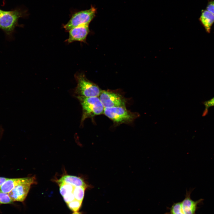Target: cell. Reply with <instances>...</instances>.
<instances>
[{"label":"cell","mask_w":214,"mask_h":214,"mask_svg":"<svg viewBox=\"0 0 214 214\" xmlns=\"http://www.w3.org/2000/svg\"><path fill=\"white\" fill-rule=\"evenodd\" d=\"M76 97L80 102L82 108L81 126L87 118H92L103 114L104 107L98 97H86L77 96Z\"/></svg>","instance_id":"6da1fadb"},{"label":"cell","mask_w":214,"mask_h":214,"mask_svg":"<svg viewBox=\"0 0 214 214\" xmlns=\"http://www.w3.org/2000/svg\"><path fill=\"white\" fill-rule=\"evenodd\" d=\"M194 189L186 190L184 199L181 202H174L170 207H167L169 211L164 214H196L201 201L199 199L194 201L191 199V194Z\"/></svg>","instance_id":"7a4b0ae2"},{"label":"cell","mask_w":214,"mask_h":214,"mask_svg":"<svg viewBox=\"0 0 214 214\" xmlns=\"http://www.w3.org/2000/svg\"><path fill=\"white\" fill-rule=\"evenodd\" d=\"M103 114L116 125L131 124L140 116L138 112L128 110L126 106L104 108Z\"/></svg>","instance_id":"3957f363"},{"label":"cell","mask_w":214,"mask_h":214,"mask_svg":"<svg viewBox=\"0 0 214 214\" xmlns=\"http://www.w3.org/2000/svg\"><path fill=\"white\" fill-rule=\"evenodd\" d=\"M77 85L74 90L76 96L98 97L101 90L97 84L88 80L83 73L75 75Z\"/></svg>","instance_id":"277c9868"},{"label":"cell","mask_w":214,"mask_h":214,"mask_svg":"<svg viewBox=\"0 0 214 214\" xmlns=\"http://www.w3.org/2000/svg\"><path fill=\"white\" fill-rule=\"evenodd\" d=\"M96 11L95 8L92 7L89 10L75 13L64 26V29L69 31L71 29L78 26L89 25L95 16Z\"/></svg>","instance_id":"5b68a950"},{"label":"cell","mask_w":214,"mask_h":214,"mask_svg":"<svg viewBox=\"0 0 214 214\" xmlns=\"http://www.w3.org/2000/svg\"><path fill=\"white\" fill-rule=\"evenodd\" d=\"M98 97L104 108L126 106V99L122 95L117 92L101 90Z\"/></svg>","instance_id":"8992f818"},{"label":"cell","mask_w":214,"mask_h":214,"mask_svg":"<svg viewBox=\"0 0 214 214\" xmlns=\"http://www.w3.org/2000/svg\"><path fill=\"white\" fill-rule=\"evenodd\" d=\"M21 15V13L17 10L3 11L0 15V28L7 33H11Z\"/></svg>","instance_id":"52a82bcc"},{"label":"cell","mask_w":214,"mask_h":214,"mask_svg":"<svg viewBox=\"0 0 214 214\" xmlns=\"http://www.w3.org/2000/svg\"><path fill=\"white\" fill-rule=\"evenodd\" d=\"M35 178L30 177L28 180L15 187L8 194L12 201L23 202L29 193L31 185L35 182Z\"/></svg>","instance_id":"ba28073f"},{"label":"cell","mask_w":214,"mask_h":214,"mask_svg":"<svg viewBox=\"0 0 214 214\" xmlns=\"http://www.w3.org/2000/svg\"><path fill=\"white\" fill-rule=\"evenodd\" d=\"M68 43L75 41L85 42L89 33V25H83L74 27L69 31Z\"/></svg>","instance_id":"9c48e42d"},{"label":"cell","mask_w":214,"mask_h":214,"mask_svg":"<svg viewBox=\"0 0 214 214\" xmlns=\"http://www.w3.org/2000/svg\"><path fill=\"white\" fill-rule=\"evenodd\" d=\"M30 177L17 178H7L0 188V191L9 193L18 184L29 179Z\"/></svg>","instance_id":"30bf717a"},{"label":"cell","mask_w":214,"mask_h":214,"mask_svg":"<svg viewBox=\"0 0 214 214\" xmlns=\"http://www.w3.org/2000/svg\"><path fill=\"white\" fill-rule=\"evenodd\" d=\"M57 182L58 184L66 183L75 187H82L85 188L88 187V185L82 179L72 175H64L58 180Z\"/></svg>","instance_id":"8fae6325"},{"label":"cell","mask_w":214,"mask_h":214,"mask_svg":"<svg viewBox=\"0 0 214 214\" xmlns=\"http://www.w3.org/2000/svg\"><path fill=\"white\" fill-rule=\"evenodd\" d=\"M199 19L206 32L209 33L214 22V15L207 10H203Z\"/></svg>","instance_id":"7c38bea8"},{"label":"cell","mask_w":214,"mask_h":214,"mask_svg":"<svg viewBox=\"0 0 214 214\" xmlns=\"http://www.w3.org/2000/svg\"><path fill=\"white\" fill-rule=\"evenodd\" d=\"M59 185L60 193L62 197L67 193L73 192L75 187L72 185L66 183H61Z\"/></svg>","instance_id":"4fadbf2b"},{"label":"cell","mask_w":214,"mask_h":214,"mask_svg":"<svg viewBox=\"0 0 214 214\" xmlns=\"http://www.w3.org/2000/svg\"><path fill=\"white\" fill-rule=\"evenodd\" d=\"M86 188L82 187L75 186L73 193L75 199L82 202Z\"/></svg>","instance_id":"5bb4252c"},{"label":"cell","mask_w":214,"mask_h":214,"mask_svg":"<svg viewBox=\"0 0 214 214\" xmlns=\"http://www.w3.org/2000/svg\"><path fill=\"white\" fill-rule=\"evenodd\" d=\"M82 202L76 199L67 203L69 208L72 211L75 212L78 211L80 208Z\"/></svg>","instance_id":"9a60e30c"},{"label":"cell","mask_w":214,"mask_h":214,"mask_svg":"<svg viewBox=\"0 0 214 214\" xmlns=\"http://www.w3.org/2000/svg\"><path fill=\"white\" fill-rule=\"evenodd\" d=\"M12 202L8 193L0 191V204H10Z\"/></svg>","instance_id":"2e32d148"},{"label":"cell","mask_w":214,"mask_h":214,"mask_svg":"<svg viewBox=\"0 0 214 214\" xmlns=\"http://www.w3.org/2000/svg\"><path fill=\"white\" fill-rule=\"evenodd\" d=\"M205 108L203 114V116H205L207 113L208 109L210 107L214 106V97L211 99L203 102Z\"/></svg>","instance_id":"e0dca14e"},{"label":"cell","mask_w":214,"mask_h":214,"mask_svg":"<svg viewBox=\"0 0 214 214\" xmlns=\"http://www.w3.org/2000/svg\"><path fill=\"white\" fill-rule=\"evenodd\" d=\"M63 197L64 200L66 203L70 202L75 199L73 192L67 193Z\"/></svg>","instance_id":"ac0fdd59"},{"label":"cell","mask_w":214,"mask_h":214,"mask_svg":"<svg viewBox=\"0 0 214 214\" xmlns=\"http://www.w3.org/2000/svg\"><path fill=\"white\" fill-rule=\"evenodd\" d=\"M206 9L214 15V1H211L208 2Z\"/></svg>","instance_id":"d6986e66"},{"label":"cell","mask_w":214,"mask_h":214,"mask_svg":"<svg viewBox=\"0 0 214 214\" xmlns=\"http://www.w3.org/2000/svg\"><path fill=\"white\" fill-rule=\"evenodd\" d=\"M7 178L6 177H0V188Z\"/></svg>","instance_id":"ffe728a7"},{"label":"cell","mask_w":214,"mask_h":214,"mask_svg":"<svg viewBox=\"0 0 214 214\" xmlns=\"http://www.w3.org/2000/svg\"><path fill=\"white\" fill-rule=\"evenodd\" d=\"M72 214H81V213H80L78 212V211H77V212H74Z\"/></svg>","instance_id":"44dd1931"},{"label":"cell","mask_w":214,"mask_h":214,"mask_svg":"<svg viewBox=\"0 0 214 214\" xmlns=\"http://www.w3.org/2000/svg\"><path fill=\"white\" fill-rule=\"evenodd\" d=\"M3 10H1L0 9V15L1 14V13L2 12Z\"/></svg>","instance_id":"7402d4cb"}]
</instances>
